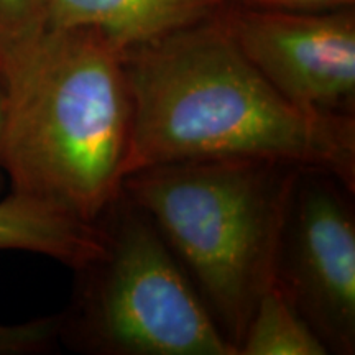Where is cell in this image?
Instances as JSON below:
<instances>
[{
	"mask_svg": "<svg viewBox=\"0 0 355 355\" xmlns=\"http://www.w3.org/2000/svg\"><path fill=\"white\" fill-rule=\"evenodd\" d=\"M132 101L123 178L184 159L265 158L355 191V115L313 114L270 84L219 12L123 51Z\"/></svg>",
	"mask_w": 355,
	"mask_h": 355,
	"instance_id": "6da1fadb",
	"label": "cell"
},
{
	"mask_svg": "<svg viewBox=\"0 0 355 355\" xmlns=\"http://www.w3.org/2000/svg\"><path fill=\"white\" fill-rule=\"evenodd\" d=\"M122 55L91 30H48L6 78L13 193L89 224L117 199L132 123Z\"/></svg>",
	"mask_w": 355,
	"mask_h": 355,
	"instance_id": "7a4b0ae2",
	"label": "cell"
},
{
	"mask_svg": "<svg viewBox=\"0 0 355 355\" xmlns=\"http://www.w3.org/2000/svg\"><path fill=\"white\" fill-rule=\"evenodd\" d=\"M300 170L265 158L184 159L144 168L122 181V193L155 222L235 347L275 283Z\"/></svg>",
	"mask_w": 355,
	"mask_h": 355,
	"instance_id": "3957f363",
	"label": "cell"
},
{
	"mask_svg": "<svg viewBox=\"0 0 355 355\" xmlns=\"http://www.w3.org/2000/svg\"><path fill=\"white\" fill-rule=\"evenodd\" d=\"M96 224L102 248L74 270L60 339L96 355H239L145 211L121 191Z\"/></svg>",
	"mask_w": 355,
	"mask_h": 355,
	"instance_id": "277c9868",
	"label": "cell"
},
{
	"mask_svg": "<svg viewBox=\"0 0 355 355\" xmlns=\"http://www.w3.org/2000/svg\"><path fill=\"white\" fill-rule=\"evenodd\" d=\"M354 189L301 168L279 237L275 285L337 355L355 354Z\"/></svg>",
	"mask_w": 355,
	"mask_h": 355,
	"instance_id": "5b68a950",
	"label": "cell"
},
{
	"mask_svg": "<svg viewBox=\"0 0 355 355\" xmlns=\"http://www.w3.org/2000/svg\"><path fill=\"white\" fill-rule=\"evenodd\" d=\"M219 17L247 60L288 101L313 114L355 115L352 7L295 12L224 2Z\"/></svg>",
	"mask_w": 355,
	"mask_h": 355,
	"instance_id": "8992f818",
	"label": "cell"
},
{
	"mask_svg": "<svg viewBox=\"0 0 355 355\" xmlns=\"http://www.w3.org/2000/svg\"><path fill=\"white\" fill-rule=\"evenodd\" d=\"M48 30H91L122 53L216 15L225 0H44Z\"/></svg>",
	"mask_w": 355,
	"mask_h": 355,
	"instance_id": "52a82bcc",
	"label": "cell"
},
{
	"mask_svg": "<svg viewBox=\"0 0 355 355\" xmlns=\"http://www.w3.org/2000/svg\"><path fill=\"white\" fill-rule=\"evenodd\" d=\"M101 248L97 224L13 191L0 201V250L32 252L76 270Z\"/></svg>",
	"mask_w": 355,
	"mask_h": 355,
	"instance_id": "ba28073f",
	"label": "cell"
},
{
	"mask_svg": "<svg viewBox=\"0 0 355 355\" xmlns=\"http://www.w3.org/2000/svg\"><path fill=\"white\" fill-rule=\"evenodd\" d=\"M239 355H327L326 345L275 285L263 293L239 343Z\"/></svg>",
	"mask_w": 355,
	"mask_h": 355,
	"instance_id": "9c48e42d",
	"label": "cell"
},
{
	"mask_svg": "<svg viewBox=\"0 0 355 355\" xmlns=\"http://www.w3.org/2000/svg\"><path fill=\"white\" fill-rule=\"evenodd\" d=\"M46 32L44 0H0V74L3 79Z\"/></svg>",
	"mask_w": 355,
	"mask_h": 355,
	"instance_id": "30bf717a",
	"label": "cell"
},
{
	"mask_svg": "<svg viewBox=\"0 0 355 355\" xmlns=\"http://www.w3.org/2000/svg\"><path fill=\"white\" fill-rule=\"evenodd\" d=\"M60 340V314L21 324L0 322V355L44 352Z\"/></svg>",
	"mask_w": 355,
	"mask_h": 355,
	"instance_id": "8fae6325",
	"label": "cell"
},
{
	"mask_svg": "<svg viewBox=\"0 0 355 355\" xmlns=\"http://www.w3.org/2000/svg\"><path fill=\"white\" fill-rule=\"evenodd\" d=\"M239 2L252 7L277 8V10L324 12L352 7L355 0H239Z\"/></svg>",
	"mask_w": 355,
	"mask_h": 355,
	"instance_id": "7c38bea8",
	"label": "cell"
},
{
	"mask_svg": "<svg viewBox=\"0 0 355 355\" xmlns=\"http://www.w3.org/2000/svg\"><path fill=\"white\" fill-rule=\"evenodd\" d=\"M7 122V84L0 74V170H2V152H3V135H6Z\"/></svg>",
	"mask_w": 355,
	"mask_h": 355,
	"instance_id": "4fadbf2b",
	"label": "cell"
}]
</instances>
